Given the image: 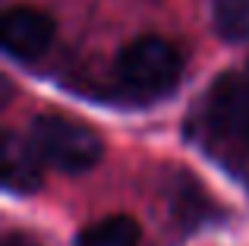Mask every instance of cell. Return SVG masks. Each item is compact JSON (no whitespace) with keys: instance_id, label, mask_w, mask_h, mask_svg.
<instances>
[{"instance_id":"obj_7","label":"cell","mask_w":249,"mask_h":246,"mask_svg":"<svg viewBox=\"0 0 249 246\" xmlns=\"http://www.w3.org/2000/svg\"><path fill=\"white\" fill-rule=\"evenodd\" d=\"M212 22L224 41H249V0H214Z\"/></svg>"},{"instance_id":"obj_4","label":"cell","mask_w":249,"mask_h":246,"mask_svg":"<svg viewBox=\"0 0 249 246\" xmlns=\"http://www.w3.org/2000/svg\"><path fill=\"white\" fill-rule=\"evenodd\" d=\"M3 51L16 60H38L54 41V19L35 6H10L0 22Z\"/></svg>"},{"instance_id":"obj_6","label":"cell","mask_w":249,"mask_h":246,"mask_svg":"<svg viewBox=\"0 0 249 246\" xmlns=\"http://www.w3.org/2000/svg\"><path fill=\"white\" fill-rule=\"evenodd\" d=\"M139 240H142V230L136 224V218L110 215L79 230L76 246H139Z\"/></svg>"},{"instance_id":"obj_8","label":"cell","mask_w":249,"mask_h":246,"mask_svg":"<svg viewBox=\"0 0 249 246\" xmlns=\"http://www.w3.org/2000/svg\"><path fill=\"white\" fill-rule=\"evenodd\" d=\"M3 246H35V243H29V240H22V237H6Z\"/></svg>"},{"instance_id":"obj_5","label":"cell","mask_w":249,"mask_h":246,"mask_svg":"<svg viewBox=\"0 0 249 246\" xmlns=\"http://www.w3.org/2000/svg\"><path fill=\"white\" fill-rule=\"evenodd\" d=\"M0 158H3V186L10 193H35L41 186V158L29 145V139L6 133Z\"/></svg>"},{"instance_id":"obj_3","label":"cell","mask_w":249,"mask_h":246,"mask_svg":"<svg viewBox=\"0 0 249 246\" xmlns=\"http://www.w3.org/2000/svg\"><path fill=\"white\" fill-rule=\"evenodd\" d=\"M114 73L126 92L142 95V98H158V95H167L180 82L183 54L167 38L142 35L117 54Z\"/></svg>"},{"instance_id":"obj_1","label":"cell","mask_w":249,"mask_h":246,"mask_svg":"<svg viewBox=\"0 0 249 246\" xmlns=\"http://www.w3.org/2000/svg\"><path fill=\"white\" fill-rule=\"evenodd\" d=\"M199 129L205 145L221 158L249 155V63L212 82L199 105Z\"/></svg>"},{"instance_id":"obj_2","label":"cell","mask_w":249,"mask_h":246,"mask_svg":"<svg viewBox=\"0 0 249 246\" xmlns=\"http://www.w3.org/2000/svg\"><path fill=\"white\" fill-rule=\"evenodd\" d=\"M29 145L41 164L63 174H85L101 161L104 142L91 126L63 117V114H38L29 126Z\"/></svg>"}]
</instances>
